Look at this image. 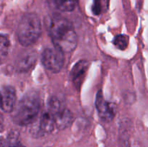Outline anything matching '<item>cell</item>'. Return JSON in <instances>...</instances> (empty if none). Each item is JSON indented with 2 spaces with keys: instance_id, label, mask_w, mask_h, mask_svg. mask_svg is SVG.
I'll use <instances>...</instances> for the list:
<instances>
[{
  "instance_id": "obj_6",
  "label": "cell",
  "mask_w": 148,
  "mask_h": 147,
  "mask_svg": "<svg viewBox=\"0 0 148 147\" xmlns=\"http://www.w3.org/2000/svg\"><path fill=\"white\" fill-rule=\"evenodd\" d=\"M55 116L56 115L48 108L42 112L37 127V133L38 135H46L53 131L56 128Z\"/></svg>"
},
{
  "instance_id": "obj_1",
  "label": "cell",
  "mask_w": 148,
  "mask_h": 147,
  "mask_svg": "<svg viewBox=\"0 0 148 147\" xmlns=\"http://www.w3.org/2000/svg\"><path fill=\"white\" fill-rule=\"evenodd\" d=\"M47 30L54 47L64 53H69L76 48L77 35L66 18L58 15L50 17L47 22Z\"/></svg>"
},
{
  "instance_id": "obj_5",
  "label": "cell",
  "mask_w": 148,
  "mask_h": 147,
  "mask_svg": "<svg viewBox=\"0 0 148 147\" xmlns=\"http://www.w3.org/2000/svg\"><path fill=\"white\" fill-rule=\"evenodd\" d=\"M95 107L98 115L103 120L106 122L112 120L115 115V110L110 102L106 100L101 90H100L97 94Z\"/></svg>"
},
{
  "instance_id": "obj_2",
  "label": "cell",
  "mask_w": 148,
  "mask_h": 147,
  "mask_svg": "<svg viewBox=\"0 0 148 147\" xmlns=\"http://www.w3.org/2000/svg\"><path fill=\"white\" fill-rule=\"evenodd\" d=\"M41 109V97L36 91L28 92L16 106L13 121L17 125L25 126L33 123L38 117Z\"/></svg>"
},
{
  "instance_id": "obj_13",
  "label": "cell",
  "mask_w": 148,
  "mask_h": 147,
  "mask_svg": "<svg viewBox=\"0 0 148 147\" xmlns=\"http://www.w3.org/2000/svg\"><path fill=\"white\" fill-rule=\"evenodd\" d=\"M114 44L118 49L124 50L129 44V37L125 35H119L114 40Z\"/></svg>"
},
{
  "instance_id": "obj_15",
  "label": "cell",
  "mask_w": 148,
  "mask_h": 147,
  "mask_svg": "<svg viewBox=\"0 0 148 147\" xmlns=\"http://www.w3.org/2000/svg\"><path fill=\"white\" fill-rule=\"evenodd\" d=\"M9 147H24V146L22 145L20 142H14L12 143V144H10Z\"/></svg>"
},
{
  "instance_id": "obj_11",
  "label": "cell",
  "mask_w": 148,
  "mask_h": 147,
  "mask_svg": "<svg viewBox=\"0 0 148 147\" xmlns=\"http://www.w3.org/2000/svg\"><path fill=\"white\" fill-rule=\"evenodd\" d=\"M109 0H93L92 12L96 15L105 12L108 8Z\"/></svg>"
},
{
  "instance_id": "obj_3",
  "label": "cell",
  "mask_w": 148,
  "mask_h": 147,
  "mask_svg": "<svg viewBox=\"0 0 148 147\" xmlns=\"http://www.w3.org/2000/svg\"><path fill=\"white\" fill-rule=\"evenodd\" d=\"M41 32V23L38 16L35 13H27L23 15L17 26L19 43L25 47L31 46L38 41Z\"/></svg>"
},
{
  "instance_id": "obj_4",
  "label": "cell",
  "mask_w": 148,
  "mask_h": 147,
  "mask_svg": "<svg viewBox=\"0 0 148 147\" xmlns=\"http://www.w3.org/2000/svg\"><path fill=\"white\" fill-rule=\"evenodd\" d=\"M64 53L63 51L56 47L46 48L41 55L43 66L53 73L59 72L64 63Z\"/></svg>"
},
{
  "instance_id": "obj_12",
  "label": "cell",
  "mask_w": 148,
  "mask_h": 147,
  "mask_svg": "<svg viewBox=\"0 0 148 147\" xmlns=\"http://www.w3.org/2000/svg\"><path fill=\"white\" fill-rule=\"evenodd\" d=\"M35 61V56L31 54H27L24 56V57L22 58L18 63L19 69H21L22 71H27L33 66L34 64Z\"/></svg>"
},
{
  "instance_id": "obj_10",
  "label": "cell",
  "mask_w": 148,
  "mask_h": 147,
  "mask_svg": "<svg viewBox=\"0 0 148 147\" xmlns=\"http://www.w3.org/2000/svg\"><path fill=\"white\" fill-rule=\"evenodd\" d=\"M52 5L62 12H71L75 9L76 0H51Z\"/></svg>"
},
{
  "instance_id": "obj_9",
  "label": "cell",
  "mask_w": 148,
  "mask_h": 147,
  "mask_svg": "<svg viewBox=\"0 0 148 147\" xmlns=\"http://www.w3.org/2000/svg\"><path fill=\"white\" fill-rule=\"evenodd\" d=\"M73 116L72 113L66 108H62L55 117L56 128L59 130H64L72 123Z\"/></svg>"
},
{
  "instance_id": "obj_7",
  "label": "cell",
  "mask_w": 148,
  "mask_h": 147,
  "mask_svg": "<svg viewBox=\"0 0 148 147\" xmlns=\"http://www.w3.org/2000/svg\"><path fill=\"white\" fill-rule=\"evenodd\" d=\"M1 110L4 112H11L14 110L17 102L16 91L11 86H4L1 89Z\"/></svg>"
},
{
  "instance_id": "obj_8",
  "label": "cell",
  "mask_w": 148,
  "mask_h": 147,
  "mask_svg": "<svg viewBox=\"0 0 148 147\" xmlns=\"http://www.w3.org/2000/svg\"><path fill=\"white\" fill-rule=\"evenodd\" d=\"M88 68V63L87 61L81 60L78 61L72 68L70 73V77L72 80L76 84H80L81 80H82L86 74Z\"/></svg>"
},
{
  "instance_id": "obj_14",
  "label": "cell",
  "mask_w": 148,
  "mask_h": 147,
  "mask_svg": "<svg viewBox=\"0 0 148 147\" xmlns=\"http://www.w3.org/2000/svg\"><path fill=\"white\" fill-rule=\"evenodd\" d=\"M10 43L8 37L6 35H1V46H0V50H1V58L7 56V53L10 49Z\"/></svg>"
}]
</instances>
